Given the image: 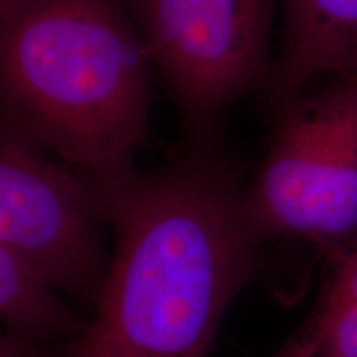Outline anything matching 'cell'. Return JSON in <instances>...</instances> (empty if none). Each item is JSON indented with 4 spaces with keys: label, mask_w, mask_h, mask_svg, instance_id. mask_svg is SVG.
<instances>
[{
    "label": "cell",
    "mask_w": 357,
    "mask_h": 357,
    "mask_svg": "<svg viewBox=\"0 0 357 357\" xmlns=\"http://www.w3.org/2000/svg\"><path fill=\"white\" fill-rule=\"evenodd\" d=\"M79 174L114 253L93 318L63 357H207L235 298L276 268L245 212V160L223 136L182 141L151 171L132 162Z\"/></svg>",
    "instance_id": "cell-1"
},
{
    "label": "cell",
    "mask_w": 357,
    "mask_h": 357,
    "mask_svg": "<svg viewBox=\"0 0 357 357\" xmlns=\"http://www.w3.org/2000/svg\"><path fill=\"white\" fill-rule=\"evenodd\" d=\"M155 77L118 0H20L0 12V132L75 171L134 162Z\"/></svg>",
    "instance_id": "cell-2"
},
{
    "label": "cell",
    "mask_w": 357,
    "mask_h": 357,
    "mask_svg": "<svg viewBox=\"0 0 357 357\" xmlns=\"http://www.w3.org/2000/svg\"><path fill=\"white\" fill-rule=\"evenodd\" d=\"M266 153L245 187L258 238L305 243L321 257L357 234V71L268 108Z\"/></svg>",
    "instance_id": "cell-3"
},
{
    "label": "cell",
    "mask_w": 357,
    "mask_h": 357,
    "mask_svg": "<svg viewBox=\"0 0 357 357\" xmlns=\"http://www.w3.org/2000/svg\"><path fill=\"white\" fill-rule=\"evenodd\" d=\"M118 2L144 38L184 142L223 137L231 106L265 93L281 0Z\"/></svg>",
    "instance_id": "cell-4"
},
{
    "label": "cell",
    "mask_w": 357,
    "mask_h": 357,
    "mask_svg": "<svg viewBox=\"0 0 357 357\" xmlns=\"http://www.w3.org/2000/svg\"><path fill=\"white\" fill-rule=\"evenodd\" d=\"M108 229L82 174L0 132V245L93 310L109 270Z\"/></svg>",
    "instance_id": "cell-5"
},
{
    "label": "cell",
    "mask_w": 357,
    "mask_h": 357,
    "mask_svg": "<svg viewBox=\"0 0 357 357\" xmlns=\"http://www.w3.org/2000/svg\"><path fill=\"white\" fill-rule=\"evenodd\" d=\"M273 73L258 98L266 111L307 84L357 71V0H281Z\"/></svg>",
    "instance_id": "cell-6"
},
{
    "label": "cell",
    "mask_w": 357,
    "mask_h": 357,
    "mask_svg": "<svg viewBox=\"0 0 357 357\" xmlns=\"http://www.w3.org/2000/svg\"><path fill=\"white\" fill-rule=\"evenodd\" d=\"M55 289L35 268L0 245V316L7 333L48 344L82 336L88 321L65 305Z\"/></svg>",
    "instance_id": "cell-7"
},
{
    "label": "cell",
    "mask_w": 357,
    "mask_h": 357,
    "mask_svg": "<svg viewBox=\"0 0 357 357\" xmlns=\"http://www.w3.org/2000/svg\"><path fill=\"white\" fill-rule=\"evenodd\" d=\"M271 357H357V305L318 300L300 329Z\"/></svg>",
    "instance_id": "cell-8"
},
{
    "label": "cell",
    "mask_w": 357,
    "mask_h": 357,
    "mask_svg": "<svg viewBox=\"0 0 357 357\" xmlns=\"http://www.w3.org/2000/svg\"><path fill=\"white\" fill-rule=\"evenodd\" d=\"M323 284L318 300L357 305V234L323 255Z\"/></svg>",
    "instance_id": "cell-9"
},
{
    "label": "cell",
    "mask_w": 357,
    "mask_h": 357,
    "mask_svg": "<svg viewBox=\"0 0 357 357\" xmlns=\"http://www.w3.org/2000/svg\"><path fill=\"white\" fill-rule=\"evenodd\" d=\"M65 349L58 351L48 342L30 341L3 331L0 336V357H63Z\"/></svg>",
    "instance_id": "cell-10"
},
{
    "label": "cell",
    "mask_w": 357,
    "mask_h": 357,
    "mask_svg": "<svg viewBox=\"0 0 357 357\" xmlns=\"http://www.w3.org/2000/svg\"><path fill=\"white\" fill-rule=\"evenodd\" d=\"M17 2H20V0H0V12L8 10V8L15 6Z\"/></svg>",
    "instance_id": "cell-11"
}]
</instances>
